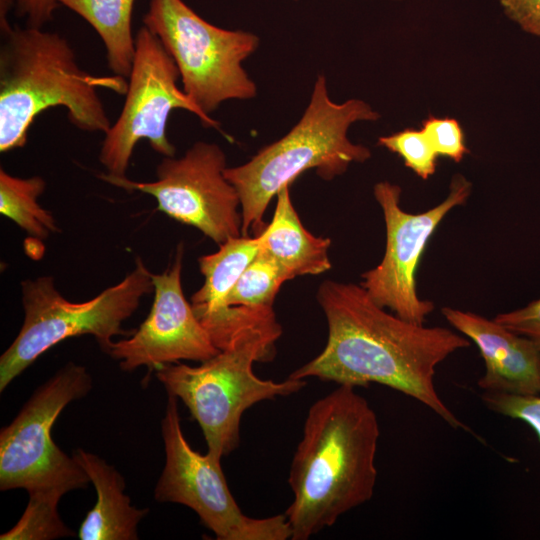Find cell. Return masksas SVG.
<instances>
[{
    "label": "cell",
    "instance_id": "cell-26",
    "mask_svg": "<svg viewBox=\"0 0 540 540\" xmlns=\"http://www.w3.org/2000/svg\"><path fill=\"white\" fill-rule=\"evenodd\" d=\"M504 14L524 32L540 37V0H499Z\"/></svg>",
    "mask_w": 540,
    "mask_h": 540
},
{
    "label": "cell",
    "instance_id": "cell-9",
    "mask_svg": "<svg viewBox=\"0 0 540 540\" xmlns=\"http://www.w3.org/2000/svg\"><path fill=\"white\" fill-rule=\"evenodd\" d=\"M135 56L122 110L100 148L99 161L107 175L123 178L136 144L145 139L163 157H173L175 146L167 137V122L173 110L194 114L206 128L221 131V124L205 114L180 89L178 68L160 40L144 25L135 36Z\"/></svg>",
    "mask_w": 540,
    "mask_h": 540
},
{
    "label": "cell",
    "instance_id": "cell-15",
    "mask_svg": "<svg viewBox=\"0 0 540 540\" xmlns=\"http://www.w3.org/2000/svg\"><path fill=\"white\" fill-rule=\"evenodd\" d=\"M72 456L87 473L95 487L97 501L82 521L80 540H136L138 524L148 508H136L125 494V479L104 459L81 448Z\"/></svg>",
    "mask_w": 540,
    "mask_h": 540
},
{
    "label": "cell",
    "instance_id": "cell-5",
    "mask_svg": "<svg viewBox=\"0 0 540 540\" xmlns=\"http://www.w3.org/2000/svg\"><path fill=\"white\" fill-rule=\"evenodd\" d=\"M282 329L278 321L243 329L212 358L192 367L172 363L156 370L170 395L181 399L203 432L208 454L220 460L240 441L243 413L254 404L300 391L305 379L282 382L261 379L256 361L268 360Z\"/></svg>",
    "mask_w": 540,
    "mask_h": 540
},
{
    "label": "cell",
    "instance_id": "cell-28",
    "mask_svg": "<svg viewBox=\"0 0 540 540\" xmlns=\"http://www.w3.org/2000/svg\"><path fill=\"white\" fill-rule=\"evenodd\" d=\"M15 7L14 0H0V30L1 33L7 32L12 25L8 21V13Z\"/></svg>",
    "mask_w": 540,
    "mask_h": 540
},
{
    "label": "cell",
    "instance_id": "cell-17",
    "mask_svg": "<svg viewBox=\"0 0 540 540\" xmlns=\"http://www.w3.org/2000/svg\"><path fill=\"white\" fill-rule=\"evenodd\" d=\"M258 236L234 237L219 245L218 251L199 258L204 277L201 288L191 297L199 320L226 308V299L247 266L259 251Z\"/></svg>",
    "mask_w": 540,
    "mask_h": 540
},
{
    "label": "cell",
    "instance_id": "cell-4",
    "mask_svg": "<svg viewBox=\"0 0 540 540\" xmlns=\"http://www.w3.org/2000/svg\"><path fill=\"white\" fill-rule=\"evenodd\" d=\"M380 117L364 100H331L326 77L318 75L298 122L246 163L225 170L240 197L242 235L252 231L258 236L267 226L263 216L272 198L307 170L314 169L329 181L345 173L351 164L367 161L370 149L352 142L348 131L357 122Z\"/></svg>",
    "mask_w": 540,
    "mask_h": 540
},
{
    "label": "cell",
    "instance_id": "cell-10",
    "mask_svg": "<svg viewBox=\"0 0 540 540\" xmlns=\"http://www.w3.org/2000/svg\"><path fill=\"white\" fill-rule=\"evenodd\" d=\"M161 433L165 464L155 486V500L191 508L218 540L291 539L285 514L260 519L242 512L228 487L221 461L208 453L200 454L186 440L174 395L168 394Z\"/></svg>",
    "mask_w": 540,
    "mask_h": 540
},
{
    "label": "cell",
    "instance_id": "cell-16",
    "mask_svg": "<svg viewBox=\"0 0 540 540\" xmlns=\"http://www.w3.org/2000/svg\"><path fill=\"white\" fill-rule=\"evenodd\" d=\"M276 196L273 218L258 235L259 252L273 260L288 280L328 271L331 240L314 236L303 226L291 201L289 186Z\"/></svg>",
    "mask_w": 540,
    "mask_h": 540
},
{
    "label": "cell",
    "instance_id": "cell-13",
    "mask_svg": "<svg viewBox=\"0 0 540 540\" xmlns=\"http://www.w3.org/2000/svg\"><path fill=\"white\" fill-rule=\"evenodd\" d=\"M183 245L173 263L153 274L154 299L149 315L127 338L113 342L107 354L124 371L159 369L180 360L204 362L220 350L186 300L182 282Z\"/></svg>",
    "mask_w": 540,
    "mask_h": 540
},
{
    "label": "cell",
    "instance_id": "cell-19",
    "mask_svg": "<svg viewBox=\"0 0 540 540\" xmlns=\"http://www.w3.org/2000/svg\"><path fill=\"white\" fill-rule=\"evenodd\" d=\"M45 188L40 176L20 178L0 169L1 214L37 239H47L59 231L52 213L38 202Z\"/></svg>",
    "mask_w": 540,
    "mask_h": 540
},
{
    "label": "cell",
    "instance_id": "cell-18",
    "mask_svg": "<svg viewBox=\"0 0 540 540\" xmlns=\"http://www.w3.org/2000/svg\"><path fill=\"white\" fill-rule=\"evenodd\" d=\"M86 20L101 38L109 69L128 79L135 56L132 14L135 0H56Z\"/></svg>",
    "mask_w": 540,
    "mask_h": 540
},
{
    "label": "cell",
    "instance_id": "cell-14",
    "mask_svg": "<svg viewBox=\"0 0 540 540\" xmlns=\"http://www.w3.org/2000/svg\"><path fill=\"white\" fill-rule=\"evenodd\" d=\"M441 312L478 347L485 363V373L478 381L481 389L519 395L540 394V349L533 340L470 311L444 307Z\"/></svg>",
    "mask_w": 540,
    "mask_h": 540
},
{
    "label": "cell",
    "instance_id": "cell-3",
    "mask_svg": "<svg viewBox=\"0 0 540 540\" xmlns=\"http://www.w3.org/2000/svg\"><path fill=\"white\" fill-rule=\"evenodd\" d=\"M127 86L126 78L83 70L60 34L12 26L1 33L0 151L24 147L34 120L53 107H63L76 128L105 134L111 122L98 89L125 94Z\"/></svg>",
    "mask_w": 540,
    "mask_h": 540
},
{
    "label": "cell",
    "instance_id": "cell-27",
    "mask_svg": "<svg viewBox=\"0 0 540 540\" xmlns=\"http://www.w3.org/2000/svg\"><path fill=\"white\" fill-rule=\"evenodd\" d=\"M17 16L26 21V26L43 28L53 19L58 6L56 0H14Z\"/></svg>",
    "mask_w": 540,
    "mask_h": 540
},
{
    "label": "cell",
    "instance_id": "cell-8",
    "mask_svg": "<svg viewBox=\"0 0 540 540\" xmlns=\"http://www.w3.org/2000/svg\"><path fill=\"white\" fill-rule=\"evenodd\" d=\"M143 24L174 60L183 91L207 115L228 100H249L257 86L243 63L258 48L252 32L215 26L183 0H150Z\"/></svg>",
    "mask_w": 540,
    "mask_h": 540
},
{
    "label": "cell",
    "instance_id": "cell-23",
    "mask_svg": "<svg viewBox=\"0 0 540 540\" xmlns=\"http://www.w3.org/2000/svg\"><path fill=\"white\" fill-rule=\"evenodd\" d=\"M421 130L438 156L459 163L470 152L463 129L455 118L430 115L423 120Z\"/></svg>",
    "mask_w": 540,
    "mask_h": 540
},
{
    "label": "cell",
    "instance_id": "cell-2",
    "mask_svg": "<svg viewBox=\"0 0 540 540\" xmlns=\"http://www.w3.org/2000/svg\"><path fill=\"white\" fill-rule=\"evenodd\" d=\"M355 388L338 385L308 410L288 478L294 499L284 514L292 540L334 525L374 494L379 423Z\"/></svg>",
    "mask_w": 540,
    "mask_h": 540
},
{
    "label": "cell",
    "instance_id": "cell-12",
    "mask_svg": "<svg viewBox=\"0 0 540 540\" xmlns=\"http://www.w3.org/2000/svg\"><path fill=\"white\" fill-rule=\"evenodd\" d=\"M472 184L456 174L448 196L435 207L409 213L400 205L401 187L389 181L375 184L373 193L386 226V249L381 262L362 274L360 285L379 306L417 324H424L435 306L423 300L416 290V272L426 245L445 216L465 204Z\"/></svg>",
    "mask_w": 540,
    "mask_h": 540
},
{
    "label": "cell",
    "instance_id": "cell-25",
    "mask_svg": "<svg viewBox=\"0 0 540 540\" xmlns=\"http://www.w3.org/2000/svg\"><path fill=\"white\" fill-rule=\"evenodd\" d=\"M494 320L509 330L530 338L540 349V299L524 308L500 313Z\"/></svg>",
    "mask_w": 540,
    "mask_h": 540
},
{
    "label": "cell",
    "instance_id": "cell-1",
    "mask_svg": "<svg viewBox=\"0 0 540 540\" xmlns=\"http://www.w3.org/2000/svg\"><path fill=\"white\" fill-rule=\"evenodd\" d=\"M317 300L328 323L322 352L289 378H319L353 387L377 383L421 402L447 424L469 430L434 385L436 367L470 341L445 327H426L389 313L361 285L327 280Z\"/></svg>",
    "mask_w": 540,
    "mask_h": 540
},
{
    "label": "cell",
    "instance_id": "cell-20",
    "mask_svg": "<svg viewBox=\"0 0 540 540\" xmlns=\"http://www.w3.org/2000/svg\"><path fill=\"white\" fill-rule=\"evenodd\" d=\"M288 280L285 272L258 251L226 299V307L272 308L281 285Z\"/></svg>",
    "mask_w": 540,
    "mask_h": 540
},
{
    "label": "cell",
    "instance_id": "cell-6",
    "mask_svg": "<svg viewBox=\"0 0 540 540\" xmlns=\"http://www.w3.org/2000/svg\"><path fill=\"white\" fill-rule=\"evenodd\" d=\"M153 291L152 273L140 257L124 279L85 302L65 299L52 276L22 281L24 321L0 357V391L43 353L67 338L92 335L107 353L114 336H130L134 332L125 331L122 324L138 309L142 298Z\"/></svg>",
    "mask_w": 540,
    "mask_h": 540
},
{
    "label": "cell",
    "instance_id": "cell-7",
    "mask_svg": "<svg viewBox=\"0 0 540 540\" xmlns=\"http://www.w3.org/2000/svg\"><path fill=\"white\" fill-rule=\"evenodd\" d=\"M92 386L86 367L69 362L39 386L1 429V491L20 488L29 497L60 500L67 492L87 488V473L54 443L52 427L63 409L85 397Z\"/></svg>",
    "mask_w": 540,
    "mask_h": 540
},
{
    "label": "cell",
    "instance_id": "cell-11",
    "mask_svg": "<svg viewBox=\"0 0 540 540\" xmlns=\"http://www.w3.org/2000/svg\"><path fill=\"white\" fill-rule=\"evenodd\" d=\"M226 168V155L219 145L197 141L180 158L163 157L154 181L139 182L106 173L100 178L124 190L151 195L159 211L221 245L242 235L241 201L225 176Z\"/></svg>",
    "mask_w": 540,
    "mask_h": 540
},
{
    "label": "cell",
    "instance_id": "cell-22",
    "mask_svg": "<svg viewBox=\"0 0 540 540\" xmlns=\"http://www.w3.org/2000/svg\"><path fill=\"white\" fill-rule=\"evenodd\" d=\"M378 145L400 156L406 167L423 180L436 171L439 157L424 132L406 128L378 138Z\"/></svg>",
    "mask_w": 540,
    "mask_h": 540
},
{
    "label": "cell",
    "instance_id": "cell-24",
    "mask_svg": "<svg viewBox=\"0 0 540 540\" xmlns=\"http://www.w3.org/2000/svg\"><path fill=\"white\" fill-rule=\"evenodd\" d=\"M481 399L488 409L528 423L535 430L540 441V397L538 395L484 391Z\"/></svg>",
    "mask_w": 540,
    "mask_h": 540
},
{
    "label": "cell",
    "instance_id": "cell-21",
    "mask_svg": "<svg viewBox=\"0 0 540 540\" xmlns=\"http://www.w3.org/2000/svg\"><path fill=\"white\" fill-rule=\"evenodd\" d=\"M59 501L44 497H29L26 509L1 540H51L71 537L74 533L63 523L57 510Z\"/></svg>",
    "mask_w": 540,
    "mask_h": 540
}]
</instances>
